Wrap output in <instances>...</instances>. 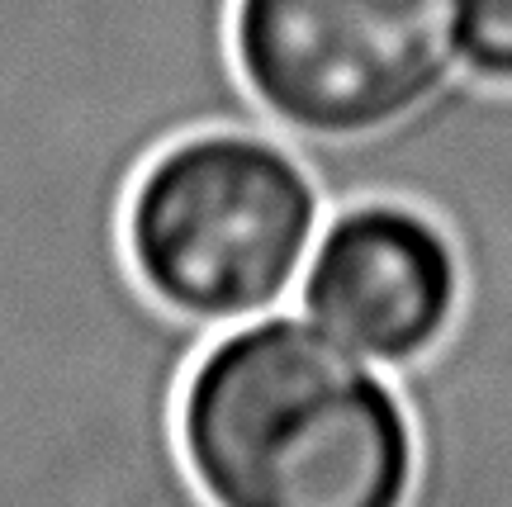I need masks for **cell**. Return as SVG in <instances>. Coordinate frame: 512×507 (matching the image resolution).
I'll use <instances>...</instances> for the list:
<instances>
[{
  "instance_id": "6da1fadb",
  "label": "cell",
  "mask_w": 512,
  "mask_h": 507,
  "mask_svg": "<svg viewBox=\"0 0 512 507\" xmlns=\"http://www.w3.org/2000/svg\"><path fill=\"white\" fill-rule=\"evenodd\" d=\"M181 451L209 507H403L418 474L394 375L280 308L190 365Z\"/></svg>"
},
{
  "instance_id": "7a4b0ae2",
  "label": "cell",
  "mask_w": 512,
  "mask_h": 507,
  "mask_svg": "<svg viewBox=\"0 0 512 507\" xmlns=\"http://www.w3.org/2000/svg\"><path fill=\"white\" fill-rule=\"evenodd\" d=\"M323 218L318 181L280 133L204 128L143 166L124 237L147 290L223 332L290 304Z\"/></svg>"
},
{
  "instance_id": "3957f363",
  "label": "cell",
  "mask_w": 512,
  "mask_h": 507,
  "mask_svg": "<svg viewBox=\"0 0 512 507\" xmlns=\"http://www.w3.org/2000/svg\"><path fill=\"white\" fill-rule=\"evenodd\" d=\"M460 0H233V57L280 138H361L456 76Z\"/></svg>"
},
{
  "instance_id": "277c9868",
  "label": "cell",
  "mask_w": 512,
  "mask_h": 507,
  "mask_svg": "<svg viewBox=\"0 0 512 507\" xmlns=\"http://www.w3.org/2000/svg\"><path fill=\"white\" fill-rule=\"evenodd\" d=\"M460 294V252L437 218L403 200H356L323 218L294 304L394 375L451 332Z\"/></svg>"
},
{
  "instance_id": "5b68a950",
  "label": "cell",
  "mask_w": 512,
  "mask_h": 507,
  "mask_svg": "<svg viewBox=\"0 0 512 507\" xmlns=\"http://www.w3.org/2000/svg\"><path fill=\"white\" fill-rule=\"evenodd\" d=\"M456 53L465 76L512 86V0H460Z\"/></svg>"
}]
</instances>
